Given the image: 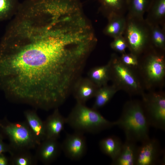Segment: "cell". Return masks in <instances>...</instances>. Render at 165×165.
Here are the masks:
<instances>
[{
	"mask_svg": "<svg viewBox=\"0 0 165 165\" xmlns=\"http://www.w3.org/2000/svg\"><path fill=\"white\" fill-rule=\"evenodd\" d=\"M82 67L60 38L31 31L0 50V86L12 100L56 108L68 97Z\"/></svg>",
	"mask_w": 165,
	"mask_h": 165,
	"instance_id": "cell-1",
	"label": "cell"
},
{
	"mask_svg": "<svg viewBox=\"0 0 165 165\" xmlns=\"http://www.w3.org/2000/svg\"><path fill=\"white\" fill-rule=\"evenodd\" d=\"M115 122L124 131L126 139L141 143L150 138V126L142 106L138 102L128 103L119 119Z\"/></svg>",
	"mask_w": 165,
	"mask_h": 165,
	"instance_id": "cell-2",
	"label": "cell"
},
{
	"mask_svg": "<svg viewBox=\"0 0 165 165\" xmlns=\"http://www.w3.org/2000/svg\"><path fill=\"white\" fill-rule=\"evenodd\" d=\"M66 123L75 131L97 133L116 126L115 121L105 119L97 110L77 102L66 118Z\"/></svg>",
	"mask_w": 165,
	"mask_h": 165,
	"instance_id": "cell-3",
	"label": "cell"
},
{
	"mask_svg": "<svg viewBox=\"0 0 165 165\" xmlns=\"http://www.w3.org/2000/svg\"><path fill=\"white\" fill-rule=\"evenodd\" d=\"M0 133L9 141L13 151L35 148L38 143L26 121L12 122L0 119Z\"/></svg>",
	"mask_w": 165,
	"mask_h": 165,
	"instance_id": "cell-4",
	"label": "cell"
},
{
	"mask_svg": "<svg viewBox=\"0 0 165 165\" xmlns=\"http://www.w3.org/2000/svg\"><path fill=\"white\" fill-rule=\"evenodd\" d=\"M126 17L123 35L131 53L137 56L151 46L150 26L144 18Z\"/></svg>",
	"mask_w": 165,
	"mask_h": 165,
	"instance_id": "cell-5",
	"label": "cell"
},
{
	"mask_svg": "<svg viewBox=\"0 0 165 165\" xmlns=\"http://www.w3.org/2000/svg\"><path fill=\"white\" fill-rule=\"evenodd\" d=\"M143 111L150 126L165 130V97L161 94H154L144 99Z\"/></svg>",
	"mask_w": 165,
	"mask_h": 165,
	"instance_id": "cell-6",
	"label": "cell"
},
{
	"mask_svg": "<svg viewBox=\"0 0 165 165\" xmlns=\"http://www.w3.org/2000/svg\"><path fill=\"white\" fill-rule=\"evenodd\" d=\"M138 146L135 165L164 164L165 158L159 141L150 138Z\"/></svg>",
	"mask_w": 165,
	"mask_h": 165,
	"instance_id": "cell-7",
	"label": "cell"
},
{
	"mask_svg": "<svg viewBox=\"0 0 165 165\" xmlns=\"http://www.w3.org/2000/svg\"><path fill=\"white\" fill-rule=\"evenodd\" d=\"M62 150L66 156L73 160L80 159L86 150V140L83 133L78 131L68 134L61 144Z\"/></svg>",
	"mask_w": 165,
	"mask_h": 165,
	"instance_id": "cell-8",
	"label": "cell"
},
{
	"mask_svg": "<svg viewBox=\"0 0 165 165\" xmlns=\"http://www.w3.org/2000/svg\"><path fill=\"white\" fill-rule=\"evenodd\" d=\"M37 147L35 155L38 161L45 165L55 161L62 150L61 144L54 139L45 138Z\"/></svg>",
	"mask_w": 165,
	"mask_h": 165,
	"instance_id": "cell-9",
	"label": "cell"
},
{
	"mask_svg": "<svg viewBox=\"0 0 165 165\" xmlns=\"http://www.w3.org/2000/svg\"><path fill=\"white\" fill-rule=\"evenodd\" d=\"M146 71L149 79L158 81L163 77L165 71L164 55L153 50L146 57Z\"/></svg>",
	"mask_w": 165,
	"mask_h": 165,
	"instance_id": "cell-10",
	"label": "cell"
},
{
	"mask_svg": "<svg viewBox=\"0 0 165 165\" xmlns=\"http://www.w3.org/2000/svg\"><path fill=\"white\" fill-rule=\"evenodd\" d=\"M99 88L89 78L79 79L73 88L74 96L77 102L85 104L88 100L94 97Z\"/></svg>",
	"mask_w": 165,
	"mask_h": 165,
	"instance_id": "cell-11",
	"label": "cell"
},
{
	"mask_svg": "<svg viewBox=\"0 0 165 165\" xmlns=\"http://www.w3.org/2000/svg\"><path fill=\"white\" fill-rule=\"evenodd\" d=\"M44 122L46 138L58 139L64 129L66 120V118L61 114L57 108Z\"/></svg>",
	"mask_w": 165,
	"mask_h": 165,
	"instance_id": "cell-12",
	"label": "cell"
},
{
	"mask_svg": "<svg viewBox=\"0 0 165 165\" xmlns=\"http://www.w3.org/2000/svg\"><path fill=\"white\" fill-rule=\"evenodd\" d=\"M110 61L113 65L116 76L122 83L132 89H138L139 84L136 78L127 66L121 62L120 58L113 55Z\"/></svg>",
	"mask_w": 165,
	"mask_h": 165,
	"instance_id": "cell-13",
	"label": "cell"
},
{
	"mask_svg": "<svg viewBox=\"0 0 165 165\" xmlns=\"http://www.w3.org/2000/svg\"><path fill=\"white\" fill-rule=\"evenodd\" d=\"M146 13L149 25L165 26V0H151Z\"/></svg>",
	"mask_w": 165,
	"mask_h": 165,
	"instance_id": "cell-14",
	"label": "cell"
},
{
	"mask_svg": "<svg viewBox=\"0 0 165 165\" xmlns=\"http://www.w3.org/2000/svg\"><path fill=\"white\" fill-rule=\"evenodd\" d=\"M138 146L136 143L126 139L119 154L112 161V165H135Z\"/></svg>",
	"mask_w": 165,
	"mask_h": 165,
	"instance_id": "cell-15",
	"label": "cell"
},
{
	"mask_svg": "<svg viewBox=\"0 0 165 165\" xmlns=\"http://www.w3.org/2000/svg\"><path fill=\"white\" fill-rule=\"evenodd\" d=\"M27 122L33 133L38 144L46 138L44 121L33 110H27L24 112Z\"/></svg>",
	"mask_w": 165,
	"mask_h": 165,
	"instance_id": "cell-16",
	"label": "cell"
},
{
	"mask_svg": "<svg viewBox=\"0 0 165 165\" xmlns=\"http://www.w3.org/2000/svg\"><path fill=\"white\" fill-rule=\"evenodd\" d=\"M123 144L119 138L111 136L101 139L99 142V146L101 152L113 161L119 154Z\"/></svg>",
	"mask_w": 165,
	"mask_h": 165,
	"instance_id": "cell-17",
	"label": "cell"
},
{
	"mask_svg": "<svg viewBox=\"0 0 165 165\" xmlns=\"http://www.w3.org/2000/svg\"><path fill=\"white\" fill-rule=\"evenodd\" d=\"M108 18L115 15H125L127 11L128 0H98Z\"/></svg>",
	"mask_w": 165,
	"mask_h": 165,
	"instance_id": "cell-18",
	"label": "cell"
},
{
	"mask_svg": "<svg viewBox=\"0 0 165 165\" xmlns=\"http://www.w3.org/2000/svg\"><path fill=\"white\" fill-rule=\"evenodd\" d=\"M108 23L104 32L114 38L123 35L126 24L125 15H115L108 18Z\"/></svg>",
	"mask_w": 165,
	"mask_h": 165,
	"instance_id": "cell-19",
	"label": "cell"
},
{
	"mask_svg": "<svg viewBox=\"0 0 165 165\" xmlns=\"http://www.w3.org/2000/svg\"><path fill=\"white\" fill-rule=\"evenodd\" d=\"M10 155L9 164L11 165H35L38 161L35 155L29 150L14 151Z\"/></svg>",
	"mask_w": 165,
	"mask_h": 165,
	"instance_id": "cell-20",
	"label": "cell"
},
{
	"mask_svg": "<svg viewBox=\"0 0 165 165\" xmlns=\"http://www.w3.org/2000/svg\"><path fill=\"white\" fill-rule=\"evenodd\" d=\"M151 0H128L127 13L129 18H143Z\"/></svg>",
	"mask_w": 165,
	"mask_h": 165,
	"instance_id": "cell-21",
	"label": "cell"
},
{
	"mask_svg": "<svg viewBox=\"0 0 165 165\" xmlns=\"http://www.w3.org/2000/svg\"><path fill=\"white\" fill-rule=\"evenodd\" d=\"M110 62L105 65L92 68L88 74L89 79L98 87L105 86L109 79Z\"/></svg>",
	"mask_w": 165,
	"mask_h": 165,
	"instance_id": "cell-22",
	"label": "cell"
},
{
	"mask_svg": "<svg viewBox=\"0 0 165 165\" xmlns=\"http://www.w3.org/2000/svg\"><path fill=\"white\" fill-rule=\"evenodd\" d=\"M114 86H104L99 88L94 97L95 101L93 108L97 110L106 105L116 92Z\"/></svg>",
	"mask_w": 165,
	"mask_h": 165,
	"instance_id": "cell-23",
	"label": "cell"
},
{
	"mask_svg": "<svg viewBox=\"0 0 165 165\" xmlns=\"http://www.w3.org/2000/svg\"><path fill=\"white\" fill-rule=\"evenodd\" d=\"M150 26L151 46L163 51L165 48V26Z\"/></svg>",
	"mask_w": 165,
	"mask_h": 165,
	"instance_id": "cell-24",
	"label": "cell"
},
{
	"mask_svg": "<svg viewBox=\"0 0 165 165\" xmlns=\"http://www.w3.org/2000/svg\"><path fill=\"white\" fill-rule=\"evenodd\" d=\"M20 3L19 0H0V21L9 20L15 16Z\"/></svg>",
	"mask_w": 165,
	"mask_h": 165,
	"instance_id": "cell-25",
	"label": "cell"
},
{
	"mask_svg": "<svg viewBox=\"0 0 165 165\" xmlns=\"http://www.w3.org/2000/svg\"><path fill=\"white\" fill-rule=\"evenodd\" d=\"M111 48L117 52L122 54L125 53L126 49L128 47L126 41L123 35L114 38L111 44Z\"/></svg>",
	"mask_w": 165,
	"mask_h": 165,
	"instance_id": "cell-26",
	"label": "cell"
},
{
	"mask_svg": "<svg viewBox=\"0 0 165 165\" xmlns=\"http://www.w3.org/2000/svg\"><path fill=\"white\" fill-rule=\"evenodd\" d=\"M121 62L126 65L135 66L138 64L137 56L131 53L130 54L124 53L120 58Z\"/></svg>",
	"mask_w": 165,
	"mask_h": 165,
	"instance_id": "cell-27",
	"label": "cell"
},
{
	"mask_svg": "<svg viewBox=\"0 0 165 165\" xmlns=\"http://www.w3.org/2000/svg\"><path fill=\"white\" fill-rule=\"evenodd\" d=\"M4 139L3 135L0 133V154L8 152L10 154L13 151L9 144H7L4 142Z\"/></svg>",
	"mask_w": 165,
	"mask_h": 165,
	"instance_id": "cell-28",
	"label": "cell"
},
{
	"mask_svg": "<svg viewBox=\"0 0 165 165\" xmlns=\"http://www.w3.org/2000/svg\"><path fill=\"white\" fill-rule=\"evenodd\" d=\"M9 164V160L4 153L0 154V165H8Z\"/></svg>",
	"mask_w": 165,
	"mask_h": 165,
	"instance_id": "cell-29",
	"label": "cell"
}]
</instances>
